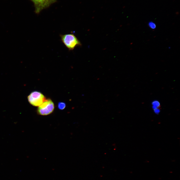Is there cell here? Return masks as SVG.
<instances>
[{
	"instance_id": "6da1fadb",
	"label": "cell",
	"mask_w": 180,
	"mask_h": 180,
	"mask_svg": "<svg viewBox=\"0 0 180 180\" xmlns=\"http://www.w3.org/2000/svg\"><path fill=\"white\" fill-rule=\"evenodd\" d=\"M60 37L63 43L70 50H72L76 47L81 45L80 41L73 34H60Z\"/></svg>"
},
{
	"instance_id": "3957f363",
	"label": "cell",
	"mask_w": 180,
	"mask_h": 180,
	"mask_svg": "<svg viewBox=\"0 0 180 180\" xmlns=\"http://www.w3.org/2000/svg\"><path fill=\"white\" fill-rule=\"evenodd\" d=\"M28 102L32 106H39L46 100L44 96L41 92L37 91L32 92L28 96Z\"/></svg>"
},
{
	"instance_id": "7a4b0ae2",
	"label": "cell",
	"mask_w": 180,
	"mask_h": 180,
	"mask_svg": "<svg viewBox=\"0 0 180 180\" xmlns=\"http://www.w3.org/2000/svg\"><path fill=\"white\" fill-rule=\"evenodd\" d=\"M54 108V104L50 99L46 100L38 107L37 111L38 114L46 116L52 113Z\"/></svg>"
},
{
	"instance_id": "5b68a950",
	"label": "cell",
	"mask_w": 180,
	"mask_h": 180,
	"mask_svg": "<svg viewBox=\"0 0 180 180\" xmlns=\"http://www.w3.org/2000/svg\"><path fill=\"white\" fill-rule=\"evenodd\" d=\"M66 104L64 102H60L58 104V108L60 110L64 109L66 107Z\"/></svg>"
},
{
	"instance_id": "277c9868",
	"label": "cell",
	"mask_w": 180,
	"mask_h": 180,
	"mask_svg": "<svg viewBox=\"0 0 180 180\" xmlns=\"http://www.w3.org/2000/svg\"><path fill=\"white\" fill-rule=\"evenodd\" d=\"M33 3L35 12L39 14L42 10L49 7L56 1V0H30Z\"/></svg>"
},
{
	"instance_id": "8992f818",
	"label": "cell",
	"mask_w": 180,
	"mask_h": 180,
	"mask_svg": "<svg viewBox=\"0 0 180 180\" xmlns=\"http://www.w3.org/2000/svg\"><path fill=\"white\" fill-rule=\"evenodd\" d=\"M148 26L150 28L152 29H155L156 27L155 24L152 22H149Z\"/></svg>"
}]
</instances>
